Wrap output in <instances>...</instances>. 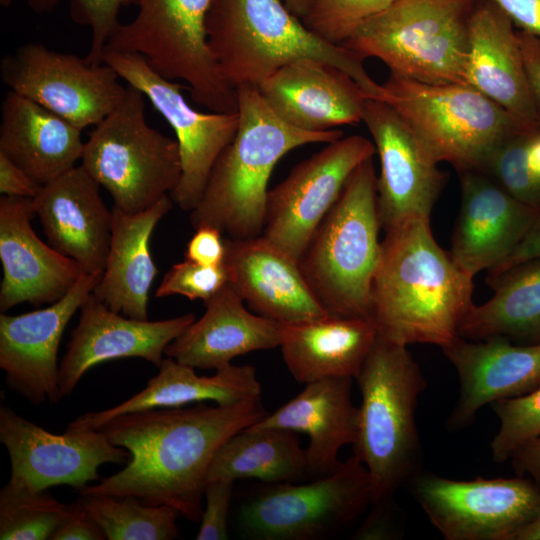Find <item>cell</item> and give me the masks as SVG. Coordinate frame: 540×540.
Returning a JSON list of instances; mask_svg holds the SVG:
<instances>
[{
	"instance_id": "obj_1",
	"label": "cell",
	"mask_w": 540,
	"mask_h": 540,
	"mask_svg": "<svg viewBox=\"0 0 540 540\" xmlns=\"http://www.w3.org/2000/svg\"><path fill=\"white\" fill-rule=\"evenodd\" d=\"M266 415L261 398L230 405L156 408L120 414L99 428L130 453L126 466L81 495L133 496L168 505L192 522L202 516L208 469L220 446Z\"/></svg>"
},
{
	"instance_id": "obj_2",
	"label": "cell",
	"mask_w": 540,
	"mask_h": 540,
	"mask_svg": "<svg viewBox=\"0 0 540 540\" xmlns=\"http://www.w3.org/2000/svg\"><path fill=\"white\" fill-rule=\"evenodd\" d=\"M473 278L437 244L430 219H409L385 232L369 319L378 335L391 342L442 349L460 336V325L474 305Z\"/></svg>"
},
{
	"instance_id": "obj_3",
	"label": "cell",
	"mask_w": 540,
	"mask_h": 540,
	"mask_svg": "<svg viewBox=\"0 0 540 540\" xmlns=\"http://www.w3.org/2000/svg\"><path fill=\"white\" fill-rule=\"evenodd\" d=\"M239 126L217 158L198 204L190 211L196 229L208 225L231 239L262 234L268 182L278 161L291 150L343 137L338 129L306 131L279 118L253 85L236 88Z\"/></svg>"
},
{
	"instance_id": "obj_4",
	"label": "cell",
	"mask_w": 540,
	"mask_h": 540,
	"mask_svg": "<svg viewBox=\"0 0 540 540\" xmlns=\"http://www.w3.org/2000/svg\"><path fill=\"white\" fill-rule=\"evenodd\" d=\"M206 30L219 68L235 89L257 87L284 65L310 58L346 72L368 98L385 99L361 58L318 37L282 0H211Z\"/></svg>"
},
{
	"instance_id": "obj_5",
	"label": "cell",
	"mask_w": 540,
	"mask_h": 540,
	"mask_svg": "<svg viewBox=\"0 0 540 540\" xmlns=\"http://www.w3.org/2000/svg\"><path fill=\"white\" fill-rule=\"evenodd\" d=\"M355 379L362 400L353 455L369 473L371 506L391 503L417 473L421 447L415 413L426 381L407 346L378 334Z\"/></svg>"
},
{
	"instance_id": "obj_6",
	"label": "cell",
	"mask_w": 540,
	"mask_h": 540,
	"mask_svg": "<svg viewBox=\"0 0 540 540\" xmlns=\"http://www.w3.org/2000/svg\"><path fill=\"white\" fill-rule=\"evenodd\" d=\"M380 229L371 157L352 173L298 259L305 281L328 315L369 319Z\"/></svg>"
},
{
	"instance_id": "obj_7",
	"label": "cell",
	"mask_w": 540,
	"mask_h": 540,
	"mask_svg": "<svg viewBox=\"0 0 540 540\" xmlns=\"http://www.w3.org/2000/svg\"><path fill=\"white\" fill-rule=\"evenodd\" d=\"M478 0H395L342 44L362 60L426 84H465L469 23Z\"/></svg>"
},
{
	"instance_id": "obj_8",
	"label": "cell",
	"mask_w": 540,
	"mask_h": 540,
	"mask_svg": "<svg viewBox=\"0 0 540 540\" xmlns=\"http://www.w3.org/2000/svg\"><path fill=\"white\" fill-rule=\"evenodd\" d=\"M382 86L384 102L431 156L459 173L483 172L506 140L534 128L467 84H426L390 73Z\"/></svg>"
},
{
	"instance_id": "obj_9",
	"label": "cell",
	"mask_w": 540,
	"mask_h": 540,
	"mask_svg": "<svg viewBox=\"0 0 540 540\" xmlns=\"http://www.w3.org/2000/svg\"><path fill=\"white\" fill-rule=\"evenodd\" d=\"M134 19L119 24L105 52L137 54L162 77L184 81L193 100L212 112L236 113V89L224 78L206 30L211 0H132ZM104 56V55H103Z\"/></svg>"
},
{
	"instance_id": "obj_10",
	"label": "cell",
	"mask_w": 540,
	"mask_h": 540,
	"mask_svg": "<svg viewBox=\"0 0 540 540\" xmlns=\"http://www.w3.org/2000/svg\"><path fill=\"white\" fill-rule=\"evenodd\" d=\"M145 95L127 85L117 107L84 142L81 166L129 214L144 211L178 185L181 156L176 140L145 119Z\"/></svg>"
},
{
	"instance_id": "obj_11",
	"label": "cell",
	"mask_w": 540,
	"mask_h": 540,
	"mask_svg": "<svg viewBox=\"0 0 540 540\" xmlns=\"http://www.w3.org/2000/svg\"><path fill=\"white\" fill-rule=\"evenodd\" d=\"M371 500L369 473L352 455L327 476L257 490L241 505L238 523L251 539H324L356 520Z\"/></svg>"
},
{
	"instance_id": "obj_12",
	"label": "cell",
	"mask_w": 540,
	"mask_h": 540,
	"mask_svg": "<svg viewBox=\"0 0 540 540\" xmlns=\"http://www.w3.org/2000/svg\"><path fill=\"white\" fill-rule=\"evenodd\" d=\"M411 480L414 498L446 540H514L540 505V486L523 476L459 481L417 472Z\"/></svg>"
},
{
	"instance_id": "obj_13",
	"label": "cell",
	"mask_w": 540,
	"mask_h": 540,
	"mask_svg": "<svg viewBox=\"0 0 540 540\" xmlns=\"http://www.w3.org/2000/svg\"><path fill=\"white\" fill-rule=\"evenodd\" d=\"M0 77L10 89L83 130L95 126L121 102L126 86L108 64L27 43L7 53Z\"/></svg>"
},
{
	"instance_id": "obj_14",
	"label": "cell",
	"mask_w": 540,
	"mask_h": 540,
	"mask_svg": "<svg viewBox=\"0 0 540 540\" xmlns=\"http://www.w3.org/2000/svg\"><path fill=\"white\" fill-rule=\"evenodd\" d=\"M375 154L373 141L366 137L343 136L297 164L269 190L261 235L298 261L352 173Z\"/></svg>"
},
{
	"instance_id": "obj_15",
	"label": "cell",
	"mask_w": 540,
	"mask_h": 540,
	"mask_svg": "<svg viewBox=\"0 0 540 540\" xmlns=\"http://www.w3.org/2000/svg\"><path fill=\"white\" fill-rule=\"evenodd\" d=\"M103 63L111 66L128 85L140 90L172 127L182 173L169 195L182 210H193L217 158L237 133L238 111L206 113L193 109L182 94V86L156 73L140 55L105 52Z\"/></svg>"
},
{
	"instance_id": "obj_16",
	"label": "cell",
	"mask_w": 540,
	"mask_h": 540,
	"mask_svg": "<svg viewBox=\"0 0 540 540\" xmlns=\"http://www.w3.org/2000/svg\"><path fill=\"white\" fill-rule=\"evenodd\" d=\"M0 442L6 447L11 474L9 482L34 491L69 485L77 491L98 479L106 463H127L130 453L111 443L99 429L49 432L17 414L0 408Z\"/></svg>"
},
{
	"instance_id": "obj_17",
	"label": "cell",
	"mask_w": 540,
	"mask_h": 540,
	"mask_svg": "<svg viewBox=\"0 0 540 540\" xmlns=\"http://www.w3.org/2000/svg\"><path fill=\"white\" fill-rule=\"evenodd\" d=\"M380 161L377 210L385 232L412 218L430 219L445 174L386 102L367 98L363 119Z\"/></svg>"
},
{
	"instance_id": "obj_18",
	"label": "cell",
	"mask_w": 540,
	"mask_h": 540,
	"mask_svg": "<svg viewBox=\"0 0 540 540\" xmlns=\"http://www.w3.org/2000/svg\"><path fill=\"white\" fill-rule=\"evenodd\" d=\"M102 273H84L60 300L20 315L0 314V368L7 386L34 405L60 401L57 353L64 330Z\"/></svg>"
},
{
	"instance_id": "obj_19",
	"label": "cell",
	"mask_w": 540,
	"mask_h": 540,
	"mask_svg": "<svg viewBox=\"0 0 540 540\" xmlns=\"http://www.w3.org/2000/svg\"><path fill=\"white\" fill-rule=\"evenodd\" d=\"M80 312L59 365L61 400L74 391L90 368L105 361L137 357L158 368L167 346L196 319L193 313L157 321L121 316L93 293Z\"/></svg>"
},
{
	"instance_id": "obj_20",
	"label": "cell",
	"mask_w": 540,
	"mask_h": 540,
	"mask_svg": "<svg viewBox=\"0 0 540 540\" xmlns=\"http://www.w3.org/2000/svg\"><path fill=\"white\" fill-rule=\"evenodd\" d=\"M461 207L450 253L474 277L504 261L523 240L540 207L524 203L481 171L460 173Z\"/></svg>"
},
{
	"instance_id": "obj_21",
	"label": "cell",
	"mask_w": 540,
	"mask_h": 540,
	"mask_svg": "<svg viewBox=\"0 0 540 540\" xmlns=\"http://www.w3.org/2000/svg\"><path fill=\"white\" fill-rule=\"evenodd\" d=\"M32 198H0V310L60 300L85 273L73 259L45 244L34 232Z\"/></svg>"
},
{
	"instance_id": "obj_22",
	"label": "cell",
	"mask_w": 540,
	"mask_h": 540,
	"mask_svg": "<svg viewBox=\"0 0 540 540\" xmlns=\"http://www.w3.org/2000/svg\"><path fill=\"white\" fill-rule=\"evenodd\" d=\"M257 88L279 118L315 132L361 122L368 98L346 72L310 58L284 65Z\"/></svg>"
},
{
	"instance_id": "obj_23",
	"label": "cell",
	"mask_w": 540,
	"mask_h": 540,
	"mask_svg": "<svg viewBox=\"0 0 540 540\" xmlns=\"http://www.w3.org/2000/svg\"><path fill=\"white\" fill-rule=\"evenodd\" d=\"M33 208L52 247L76 261L85 273H103L112 233V211L100 185L76 165L43 185Z\"/></svg>"
},
{
	"instance_id": "obj_24",
	"label": "cell",
	"mask_w": 540,
	"mask_h": 540,
	"mask_svg": "<svg viewBox=\"0 0 540 540\" xmlns=\"http://www.w3.org/2000/svg\"><path fill=\"white\" fill-rule=\"evenodd\" d=\"M460 380L448 424L462 428L486 404L519 397L540 387V343L513 344L506 337L470 340L461 336L442 348Z\"/></svg>"
},
{
	"instance_id": "obj_25",
	"label": "cell",
	"mask_w": 540,
	"mask_h": 540,
	"mask_svg": "<svg viewBox=\"0 0 540 540\" xmlns=\"http://www.w3.org/2000/svg\"><path fill=\"white\" fill-rule=\"evenodd\" d=\"M228 283L259 315L281 324L328 316L305 281L298 261L262 235L225 238Z\"/></svg>"
},
{
	"instance_id": "obj_26",
	"label": "cell",
	"mask_w": 540,
	"mask_h": 540,
	"mask_svg": "<svg viewBox=\"0 0 540 540\" xmlns=\"http://www.w3.org/2000/svg\"><path fill=\"white\" fill-rule=\"evenodd\" d=\"M465 84L529 127H538L518 31L493 2L477 3L469 23Z\"/></svg>"
},
{
	"instance_id": "obj_27",
	"label": "cell",
	"mask_w": 540,
	"mask_h": 540,
	"mask_svg": "<svg viewBox=\"0 0 540 540\" xmlns=\"http://www.w3.org/2000/svg\"><path fill=\"white\" fill-rule=\"evenodd\" d=\"M204 305V314L167 346L165 356L216 371L237 356L280 346L282 324L248 311L229 283Z\"/></svg>"
},
{
	"instance_id": "obj_28",
	"label": "cell",
	"mask_w": 540,
	"mask_h": 540,
	"mask_svg": "<svg viewBox=\"0 0 540 540\" xmlns=\"http://www.w3.org/2000/svg\"><path fill=\"white\" fill-rule=\"evenodd\" d=\"M352 379L330 377L308 383L298 395L252 426L306 434L308 476H327L339 466L342 447L356 439L359 410L352 401Z\"/></svg>"
},
{
	"instance_id": "obj_29",
	"label": "cell",
	"mask_w": 540,
	"mask_h": 540,
	"mask_svg": "<svg viewBox=\"0 0 540 540\" xmlns=\"http://www.w3.org/2000/svg\"><path fill=\"white\" fill-rule=\"evenodd\" d=\"M173 203L170 195H165L150 208L135 214L112 207L106 265L92 293L113 311L148 320L149 293L158 272L150 252V239Z\"/></svg>"
},
{
	"instance_id": "obj_30",
	"label": "cell",
	"mask_w": 540,
	"mask_h": 540,
	"mask_svg": "<svg viewBox=\"0 0 540 540\" xmlns=\"http://www.w3.org/2000/svg\"><path fill=\"white\" fill-rule=\"evenodd\" d=\"M158 373L146 387L120 404L101 411L87 412L73 420L68 428L97 429L108 419L125 413L182 407L213 401L230 405L261 398V384L250 365L229 364L212 376H199L195 368L165 356Z\"/></svg>"
},
{
	"instance_id": "obj_31",
	"label": "cell",
	"mask_w": 540,
	"mask_h": 540,
	"mask_svg": "<svg viewBox=\"0 0 540 540\" xmlns=\"http://www.w3.org/2000/svg\"><path fill=\"white\" fill-rule=\"evenodd\" d=\"M81 129L38 103L9 91L2 101L0 152L41 185L81 160Z\"/></svg>"
},
{
	"instance_id": "obj_32",
	"label": "cell",
	"mask_w": 540,
	"mask_h": 540,
	"mask_svg": "<svg viewBox=\"0 0 540 540\" xmlns=\"http://www.w3.org/2000/svg\"><path fill=\"white\" fill-rule=\"evenodd\" d=\"M377 334L367 318L328 315L282 324L279 347L292 377L306 385L330 377L356 378Z\"/></svg>"
},
{
	"instance_id": "obj_33",
	"label": "cell",
	"mask_w": 540,
	"mask_h": 540,
	"mask_svg": "<svg viewBox=\"0 0 540 540\" xmlns=\"http://www.w3.org/2000/svg\"><path fill=\"white\" fill-rule=\"evenodd\" d=\"M493 296L474 304L459 328L470 340L506 337L523 344L540 343V259L487 276Z\"/></svg>"
},
{
	"instance_id": "obj_34",
	"label": "cell",
	"mask_w": 540,
	"mask_h": 540,
	"mask_svg": "<svg viewBox=\"0 0 540 540\" xmlns=\"http://www.w3.org/2000/svg\"><path fill=\"white\" fill-rule=\"evenodd\" d=\"M309 477L306 450L296 432L249 426L228 438L214 455L206 482L253 478L268 484Z\"/></svg>"
},
{
	"instance_id": "obj_35",
	"label": "cell",
	"mask_w": 540,
	"mask_h": 540,
	"mask_svg": "<svg viewBox=\"0 0 540 540\" xmlns=\"http://www.w3.org/2000/svg\"><path fill=\"white\" fill-rule=\"evenodd\" d=\"M83 506L108 540H172L180 535L179 512L133 496L81 495Z\"/></svg>"
},
{
	"instance_id": "obj_36",
	"label": "cell",
	"mask_w": 540,
	"mask_h": 540,
	"mask_svg": "<svg viewBox=\"0 0 540 540\" xmlns=\"http://www.w3.org/2000/svg\"><path fill=\"white\" fill-rule=\"evenodd\" d=\"M68 510L69 504L47 490L34 491L8 481L0 491V539H51Z\"/></svg>"
},
{
	"instance_id": "obj_37",
	"label": "cell",
	"mask_w": 540,
	"mask_h": 540,
	"mask_svg": "<svg viewBox=\"0 0 540 540\" xmlns=\"http://www.w3.org/2000/svg\"><path fill=\"white\" fill-rule=\"evenodd\" d=\"M483 172L518 200L540 207V127L525 129L506 140Z\"/></svg>"
},
{
	"instance_id": "obj_38",
	"label": "cell",
	"mask_w": 540,
	"mask_h": 540,
	"mask_svg": "<svg viewBox=\"0 0 540 540\" xmlns=\"http://www.w3.org/2000/svg\"><path fill=\"white\" fill-rule=\"evenodd\" d=\"M395 0H315L301 19L321 39L334 45L346 42L366 21Z\"/></svg>"
},
{
	"instance_id": "obj_39",
	"label": "cell",
	"mask_w": 540,
	"mask_h": 540,
	"mask_svg": "<svg viewBox=\"0 0 540 540\" xmlns=\"http://www.w3.org/2000/svg\"><path fill=\"white\" fill-rule=\"evenodd\" d=\"M491 406L500 425L490 449L493 460L502 463L520 446L540 436V387L519 397L497 400Z\"/></svg>"
},
{
	"instance_id": "obj_40",
	"label": "cell",
	"mask_w": 540,
	"mask_h": 540,
	"mask_svg": "<svg viewBox=\"0 0 540 540\" xmlns=\"http://www.w3.org/2000/svg\"><path fill=\"white\" fill-rule=\"evenodd\" d=\"M35 13L52 11L62 0H24ZM132 0H71L70 14L74 22L91 31V44L85 59L90 64L103 63L105 45L119 24L120 8Z\"/></svg>"
},
{
	"instance_id": "obj_41",
	"label": "cell",
	"mask_w": 540,
	"mask_h": 540,
	"mask_svg": "<svg viewBox=\"0 0 540 540\" xmlns=\"http://www.w3.org/2000/svg\"><path fill=\"white\" fill-rule=\"evenodd\" d=\"M228 283L224 264L204 266L188 259L174 264L159 284L155 297L181 295L189 300L211 299Z\"/></svg>"
},
{
	"instance_id": "obj_42",
	"label": "cell",
	"mask_w": 540,
	"mask_h": 540,
	"mask_svg": "<svg viewBox=\"0 0 540 540\" xmlns=\"http://www.w3.org/2000/svg\"><path fill=\"white\" fill-rule=\"evenodd\" d=\"M233 481L218 479L206 483L205 509L202 511L197 540H226Z\"/></svg>"
},
{
	"instance_id": "obj_43",
	"label": "cell",
	"mask_w": 540,
	"mask_h": 540,
	"mask_svg": "<svg viewBox=\"0 0 540 540\" xmlns=\"http://www.w3.org/2000/svg\"><path fill=\"white\" fill-rule=\"evenodd\" d=\"M195 230L186 245L185 259L204 266L222 265L226 253L222 232L208 225L200 226Z\"/></svg>"
},
{
	"instance_id": "obj_44",
	"label": "cell",
	"mask_w": 540,
	"mask_h": 540,
	"mask_svg": "<svg viewBox=\"0 0 540 540\" xmlns=\"http://www.w3.org/2000/svg\"><path fill=\"white\" fill-rule=\"evenodd\" d=\"M106 536L81 500L69 504V510L50 540H104Z\"/></svg>"
},
{
	"instance_id": "obj_45",
	"label": "cell",
	"mask_w": 540,
	"mask_h": 540,
	"mask_svg": "<svg viewBox=\"0 0 540 540\" xmlns=\"http://www.w3.org/2000/svg\"><path fill=\"white\" fill-rule=\"evenodd\" d=\"M42 186L0 152V193L2 195L34 198Z\"/></svg>"
},
{
	"instance_id": "obj_46",
	"label": "cell",
	"mask_w": 540,
	"mask_h": 540,
	"mask_svg": "<svg viewBox=\"0 0 540 540\" xmlns=\"http://www.w3.org/2000/svg\"><path fill=\"white\" fill-rule=\"evenodd\" d=\"M527 80L540 127V38L518 30Z\"/></svg>"
},
{
	"instance_id": "obj_47",
	"label": "cell",
	"mask_w": 540,
	"mask_h": 540,
	"mask_svg": "<svg viewBox=\"0 0 540 540\" xmlns=\"http://www.w3.org/2000/svg\"><path fill=\"white\" fill-rule=\"evenodd\" d=\"M520 31L540 38V0H490Z\"/></svg>"
},
{
	"instance_id": "obj_48",
	"label": "cell",
	"mask_w": 540,
	"mask_h": 540,
	"mask_svg": "<svg viewBox=\"0 0 540 540\" xmlns=\"http://www.w3.org/2000/svg\"><path fill=\"white\" fill-rule=\"evenodd\" d=\"M535 259H540V213L514 251L504 261L490 269L487 276H496L514 266Z\"/></svg>"
},
{
	"instance_id": "obj_49",
	"label": "cell",
	"mask_w": 540,
	"mask_h": 540,
	"mask_svg": "<svg viewBox=\"0 0 540 540\" xmlns=\"http://www.w3.org/2000/svg\"><path fill=\"white\" fill-rule=\"evenodd\" d=\"M510 459L517 476L528 475L540 485V436L520 446Z\"/></svg>"
},
{
	"instance_id": "obj_50",
	"label": "cell",
	"mask_w": 540,
	"mask_h": 540,
	"mask_svg": "<svg viewBox=\"0 0 540 540\" xmlns=\"http://www.w3.org/2000/svg\"><path fill=\"white\" fill-rule=\"evenodd\" d=\"M514 540H540V505L534 518L517 533Z\"/></svg>"
},
{
	"instance_id": "obj_51",
	"label": "cell",
	"mask_w": 540,
	"mask_h": 540,
	"mask_svg": "<svg viewBox=\"0 0 540 540\" xmlns=\"http://www.w3.org/2000/svg\"><path fill=\"white\" fill-rule=\"evenodd\" d=\"M315 0H284L286 7L298 18L302 19L310 10Z\"/></svg>"
}]
</instances>
